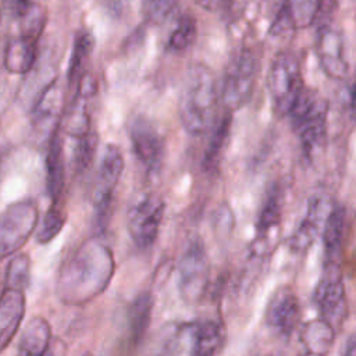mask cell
I'll return each instance as SVG.
<instances>
[{"instance_id":"25","label":"cell","mask_w":356,"mask_h":356,"mask_svg":"<svg viewBox=\"0 0 356 356\" xmlns=\"http://www.w3.org/2000/svg\"><path fill=\"white\" fill-rule=\"evenodd\" d=\"M93 50V38L86 31H79L75 33L72 51L68 63L67 81L68 85H76L79 78L85 74V65L89 61V57Z\"/></svg>"},{"instance_id":"2","label":"cell","mask_w":356,"mask_h":356,"mask_svg":"<svg viewBox=\"0 0 356 356\" xmlns=\"http://www.w3.org/2000/svg\"><path fill=\"white\" fill-rule=\"evenodd\" d=\"M218 92L214 74L203 64L192 65L182 82L178 114L185 131L193 136L207 134L217 121Z\"/></svg>"},{"instance_id":"10","label":"cell","mask_w":356,"mask_h":356,"mask_svg":"<svg viewBox=\"0 0 356 356\" xmlns=\"http://www.w3.org/2000/svg\"><path fill=\"white\" fill-rule=\"evenodd\" d=\"M164 211V200L154 193L142 196L129 207L128 232L139 250H149L157 241Z\"/></svg>"},{"instance_id":"37","label":"cell","mask_w":356,"mask_h":356,"mask_svg":"<svg viewBox=\"0 0 356 356\" xmlns=\"http://www.w3.org/2000/svg\"><path fill=\"white\" fill-rule=\"evenodd\" d=\"M299 356H317V355H313V353H310V352H305V353H302V355H299Z\"/></svg>"},{"instance_id":"22","label":"cell","mask_w":356,"mask_h":356,"mask_svg":"<svg viewBox=\"0 0 356 356\" xmlns=\"http://www.w3.org/2000/svg\"><path fill=\"white\" fill-rule=\"evenodd\" d=\"M335 332L337 331L330 323L318 317L305 323L300 327L299 341L306 352L317 356H325L334 345Z\"/></svg>"},{"instance_id":"3","label":"cell","mask_w":356,"mask_h":356,"mask_svg":"<svg viewBox=\"0 0 356 356\" xmlns=\"http://www.w3.org/2000/svg\"><path fill=\"white\" fill-rule=\"evenodd\" d=\"M327 115L328 102L318 92L305 88L286 115L307 159H313L325 143Z\"/></svg>"},{"instance_id":"27","label":"cell","mask_w":356,"mask_h":356,"mask_svg":"<svg viewBox=\"0 0 356 356\" xmlns=\"http://www.w3.org/2000/svg\"><path fill=\"white\" fill-rule=\"evenodd\" d=\"M61 108V90L56 81L47 85L33 107V118L38 125L54 122Z\"/></svg>"},{"instance_id":"28","label":"cell","mask_w":356,"mask_h":356,"mask_svg":"<svg viewBox=\"0 0 356 356\" xmlns=\"http://www.w3.org/2000/svg\"><path fill=\"white\" fill-rule=\"evenodd\" d=\"M97 145L99 136L93 129L82 136L75 138V146L72 152V165L75 174L82 175L90 168L93 159L96 156Z\"/></svg>"},{"instance_id":"14","label":"cell","mask_w":356,"mask_h":356,"mask_svg":"<svg viewBox=\"0 0 356 356\" xmlns=\"http://www.w3.org/2000/svg\"><path fill=\"white\" fill-rule=\"evenodd\" d=\"M334 202L327 195H313L310 196L306 207V213L293 231V234L288 238V248L293 253L306 252L314 241L321 235L325 218L332 207Z\"/></svg>"},{"instance_id":"24","label":"cell","mask_w":356,"mask_h":356,"mask_svg":"<svg viewBox=\"0 0 356 356\" xmlns=\"http://www.w3.org/2000/svg\"><path fill=\"white\" fill-rule=\"evenodd\" d=\"M153 313V296L150 292H140L136 298L131 302L127 312V321H128V332L129 339L132 343H139L150 325Z\"/></svg>"},{"instance_id":"5","label":"cell","mask_w":356,"mask_h":356,"mask_svg":"<svg viewBox=\"0 0 356 356\" xmlns=\"http://www.w3.org/2000/svg\"><path fill=\"white\" fill-rule=\"evenodd\" d=\"M267 89L275 114L286 117L303 90L302 67L296 53L284 50L275 56L267 74Z\"/></svg>"},{"instance_id":"21","label":"cell","mask_w":356,"mask_h":356,"mask_svg":"<svg viewBox=\"0 0 356 356\" xmlns=\"http://www.w3.org/2000/svg\"><path fill=\"white\" fill-rule=\"evenodd\" d=\"M227 339V331L220 320H202L193 327V355L216 356Z\"/></svg>"},{"instance_id":"26","label":"cell","mask_w":356,"mask_h":356,"mask_svg":"<svg viewBox=\"0 0 356 356\" xmlns=\"http://www.w3.org/2000/svg\"><path fill=\"white\" fill-rule=\"evenodd\" d=\"M323 6V0H284L282 7L293 26V29H305L310 26Z\"/></svg>"},{"instance_id":"35","label":"cell","mask_w":356,"mask_h":356,"mask_svg":"<svg viewBox=\"0 0 356 356\" xmlns=\"http://www.w3.org/2000/svg\"><path fill=\"white\" fill-rule=\"evenodd\" d=\"M65 345L60 339H51L42 356H65Z\"/></svg>"},{"instance_id":"32","label":"cell","mask_w":356,"mask_h":356,"mask_svg":"<svg viewBox=\"0 0 356 356\" xmlns=\"http://www.w3.org/2000/svg\"><path fill=\"white\" fill-rule=\"evenodd\" d=\"M178 0H142V15L149 24H161L177 7Z\"/></svg>"},{"instance_id":"9","label":"cell","mask_w":356,"mask_h":356,"mask_svg":"<svg viewBox=\"0 0 356 356\" xmlns=\"http://www.w3.org/2000/svg\"><path fill=\"white\" fill-rule=\"evenodd\" d=\"M39 210L32 200H19L0 213V260L19 250L33 234Z\"/></svg>"},{"instance_id":"36","label":"cell","mask_w":356,"mask_h":356,"mask_svg":"<svg viewBox=\"0 0 356 356\" xmlns=\"http://www.w3.org/2000/svg\"><path fill=\"white\" fill-rule=\"evenodd\" d=\"M355 352H356V341H355V335L350 334L348 341H346L342 356H355Z\"/></svg>"},{"instance_id":"1","label":"cell","mask_w":356,"mask_h":356,"mask_svg":"<svg viewBox=\"0 0 356 356\" xmlns=\"http://www.w3.org/2000/svg\"><path fill=\"white\" fill-rule=\"evenodd\" d=\"M111 249L99 238H90L64 263L58 277V296L70 305H83L99 296L114 274Z\"/></svg>"},{"instance_id":"4","label":"cell","mask_w":356,"mask_h":356,"mask_svg":"<svg viewBox=\"0 0 356 356\" xmlns=\"http://www.w3.org/2000/svg\"><path fill=\"white\" fill-rule=\"evenodd\" d=\"M259 71V57L250 47H241L231 57L225 70L220 100L225 111H236L250 100Z\"/></svg>"},{"instance_id":"7","label":"cell","mask_w":356,"mask_h":356,"mask_svg":"<svg viewBox=\"0 0 356 356\" xmlns=\"http://www.w3.org/2000/svg\"><path fill=\"white\" fill-rule=\"evenodd\" d=\"M313 303L321 318L335 331L341 330L349 313L341 264H323L321 277L313 291Z\"/></svg>"},{"instance_id":"16","label":"cell","mask_w":356,"mask_h":356,"mask_svg":"<svg viewBox=\"0 0 356 356\" xmlns=\"http://www.w3.org/2000/svg\"><path fill=\"white\" fill-rule=\"evenodd\" d=\"M348 214L343 204L334 203L323 227V250H324V264H341V256L343 249V242L346 236Z\"/></svg>"},{"instance_id":"6","label":"cell","mask_w":356,"mask_h":356,"mask_svg":"<svg viewBox=\"0 0 356 356\" xmlns=\"http://www.w3.org/2000/svg\"><path fill=\"white\" fill-rule=\"evenodd\" d=\"M124 170V157L117 145L108 143L104 147L100 167L95 181L93 206H95V228L103 234L113 214L114 192Z\"/></svg>"},{"instance_id":"34","label":"cell","mask_w":356,"mask_h":356,"mask_svg":"<svg viewBox=\"0 0 356 356\" xmlns=\"http://www.w3.org/2000/svg\"><path fill=\"white\" fill-rule=\"evenodd\" d=\"M195 1L207 11H218L234 3V0H195Z\"/></svg>"},{"instance_id":"13","label":"cell","mask_w":356,"mask_h":356,"mask_svg":"<svg viewBox=\"0 0 356 356\" xmlns=\"http://www.w3.org/2000/svg\"><path fill=\"white\" fill-rule=\"evenodd\" d=\"M316 53L321 70L331 79H345L349 64L345 56V40L342 32L331 22L318 28Z\"/></svg>"},{"instance_id":"15","label":"cell","mask_w":356,"mask_h":356,"mask_svg":"<svg viewBox=\"0 0 356 356\" xmlns=\"http://www.w3.org/2000/svg\"><path fill=\"white\" fill-rule=\"evenodd\" d=\"M284 207V191L280 182H274L266 191L261 207L259 210L256 227H254V241L252 243V254L259 256L266 252L270 234L277 229L281 224Z\"/></svg>"},{"instance_id":"31","label":"cell","mask_w":356,"mask_h":356,"mask_svg":"<svg viewBox=\"0 0 356 356\" xmlns=\"http://www.w3.org/2000/svg\"><path fill=\"white\" fill-rule=\"evenodd\" d=\"M29 270L31 261L26 253H19L14 256L6 268V286L25 291L29 285Z\"/></svg>"},{"instance_id":"18","label":"cell","mask_w":356,"mask_h":356,"mask_svg":"<svg viewBox=\"0 0 356 356\" xmlns=\"http://www.w3.org/2000/svg\"><path fill=\"white\" fill-rule=\"evenodd\" d=\"M65 184V164L63 153V139L58 127L50 135L46 154V189L51 203H58Z\"/></svg>"},{"instance_id":"29","label":"cell","mask_w":356,"mask_h":356,"mask_svg":"<svg viewBox=\"0 0 356 356\" xmlns=\"http://www.w3.org/2000/svg\"><path fill=\"white\" fill-rule=\"evenodd\" d=\"M196 33H197L196 19L191 14L181 15L168 38L167 50L172 53H179L189 49L196 39Z\"/></svg>"},{"instance_id":"8","label":"cell","mask_w":356,"mask_h":356,"mask_svg":"<svg viewBox=\"0 0 356 356\" xmlns=\"http://www.w3.org/2000/svg\"><path fill=\"white\" fill-rule=\"evenodd\" d=\"M210 261L202 238L188 242L178 263V289L188 303H197L206 293L210 281Z\"/></svg>"},{"instance_id":"23","label":"cell","mask_w":356,"mask_h":356,"mask_svg":"<svg viewBox=\"0 0 356 356\" xmlns=\"http://www.w3.org/2000/svg\"><path fill=\"white\" fill-rule=\"evenodd\" d=\"M51 341V327L44 317L36 316L24 328L17 356H42Z\"/></svg>"},{"instance_id":"17","label":"cell","mask_w":356,"mask_h":356,"mask_svg":"<svg viewBox=\"0 0 356 356\" xmlns=\"http://www.w3.org/2000/svg\"><path fill=\"white\" fill-rule=\"evenodd\" d=\"M25 314V295L21 289L4 288L0 292V352L15 337Z\"/></svg>"},{"instance_id":"38","label":"cell","mask_w":356,"mask_h":356,"mask_svg":"<svg viewBox=\"0 0 356 356\" xmlns=\"http://www.w3.org/2000/svg\"><path fill=\"white\" fill-rule=\"evenodd\" d=\"M81 356H95L92 352H85V353H82Z\"/></svg>"},{"instance_id":"33","label":"cell","mask_w":356,"mask_h":356,"mask_svg":"<svg viewBox=\"0 0 356 356\" xmlns=\"http://www.w3.org/2000/svg\"><path fill=\"white\" fill-rule=\"evenodd\" d=\"M33 4L32 0H4V8L13 17L19 18Z\"/></svg>"},{"instance_id":"20","label":"cell","mask_w":356,"mask_h":356,"mask_svg":"<svg viewBox=\"0 0 356 356\" xmlns=\"http://www.w3.org/2000/svg\"><path fill=\"white\" fill-rule=\"evenodd\" d=\"M36 53L38 39L19 33L6 44L4 67L11 74H25L33 67Z\"/></svg>"},{"instance_id":"11","label":"cell","mask_w":356,"mask_h":356,"mask_svg":"<svg viewBox=\"0 0 356 356\" xmlns=\"http://www.w3.org/2000/svg\"><path fill=\"white\" fill-rule=\"evenodd\" d=\"M131 149L147 175H157L161 171L165 156V139L157 127L146 117H135L128 129Z\"/></svg>"},{"instance_id":"19","label":"cell","mask_w":356,"mask_h":356,"mask_svg":"<svg viewBox=\"0 0 356 356\" xmlns=\"http://www.w3.org/2000/svg\"><path fill=\"white\" fill-rule=\"evenodd\" d=\"M231 125H232V114L227 111L214 122L213 128L209 131L211 134L202 157V167L206 172L213 174L218 171L229 142Z\"/></svg>"},{"instance_id":"30","label":"cell","mask_w":356,"mask_h":356,"mask_svg":"<svg viewBox=\"0 0 356 356\" xmlns=\"http://www.w3.org/2000/svg\"><path fill=\"white\" fill-rule=\"evenodd\" d=\"M67 222V214L58 203H51V206L44 213L42 222L36 232V241L42 245L51 242L64 228Z\"/></svg>"},{"instance_id":"12","label":"cell","mask_w":356,"mask_h":356,"mask_svg":"<svg viewBox=\"0 0 356 356\" xmlns=\"http://www.w3.org/2000/svg\"><path fill=\"white\" fill-rule=\"evenodd\" d=\"M300 316L302 306L296 292L288 285L275 289L266 307V324L281 337L288 338L300 325Z\"/></svg>"}]
</instances>
